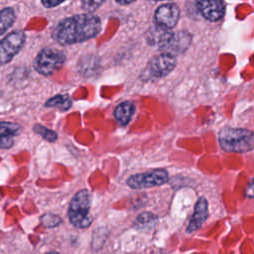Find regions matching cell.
I'll return each mask as SVG.
<instances>
[{
	"label": "cell",
	"mask_w": 254,
	"mask_h": 254,
	"mask_svg": "<svg viewBox=\"0 0 254 254\" xmlns=\"http://www.w3.org/2000/svg\"><path fill=\"white\" fill-rule=\"evenodd\" d=\"M101 31L100 19L90 14H79L63 20L54 30L53 37L61 44L80 43L97 36Z\"/></svg>",
	"instance_id": "1"
},
{
	"label": "cell",
	"mask_w": 254,
	"mask_h": 254,
	"mask_svg": "<svg viewBox=\"0 0 254 254\" xmlns=\"http://www.w3.org/2000/svg\"><path fill=\"white\" fill-rule=\"evenodd\" d=\"M218 140L226 152L244 153L254 149V132L248 129L224 127L219 132Z\"/></svg>",
	"instance_id": "2"
},
{
	"label": "cell",
	"mask_w": 254,
	"mask_h": 254,
	"mask_svg": "<svg viewBox=\"0 0 254 254\" xmlns=\"http://www.w3.org/2000/svg\"><path fill=\"white\" fill-rule=\"evenodd\" d=\"M155 40L163 54L174 57L182 54L189 48L191 42V36L186 31L172 33L167 29L159 27Z\"/></svg>",
	"instance_id": "3"
},
{
	"label": "cell",
	"mask_w": 254,
	"mask_h": 254,
	"mask_svg": "<svg viewBox=\"0 0 254 254\" xmlns=\"http://www.w3.org/2000/svg\"><path fill=\"white\" fill-rule=\"evenodd\" d=\"M90 210V193L81 190L75 193L68 207V218L70 223L77 228H86L92 221Z\"/></svg>",
	"instance_id": "4"
},
{
	"label": "cell",
	"mask_w": 254,
	"mask_h": 254,
	"mask_svg": "<svg viewBox=\"0 0 254 254\" xmlns=\"http://www.w3.org/2000/svg\"><path fill=\"white\" fill-rule=\"evenodd\" d=\"M65 62V55L64 52L53 49H44L35 60V68L42 74L49 75L62 67Z\"/></svg>",
	"instance_id": "5"
},
{
	"label": "cell",
	"mask_w": 254,
	"mask_h": 254,
	"mask_svg": "<svg viewBox=\"0 0 254 254\" xmlns=\"http://www.w3.org/2000/svg\"><path fill=\"white\" fill-rule=\"evenodd\" d=\"M168 172L163 169H157L131 176L127 180V185L131 189L140 190L164 185L168 182Z\"/></svg>",
	"instance_id": "6"
},
{
	"label": "cell",
	"mask_w": 254,
	"mask_h": 254,
	"mask_svg": "<svg viewBox=\"0 0 254 254\" xmlns=\"http://www.w3.org/2000/svg\"><path fill=\"white\" fill-rule=\"evenodd\" d=\"M25 42V34L22 31H14L0 41V64L9 63L21 50Z\"/></svg>",
	"instance_id": "7"
},
{
	"label": "cell",
	"mask_w": 254,
	"mask_h": 254,
	"mask_svg": "<svg viewBox=\"0 0 254 254\" xmlns=\"http://www.w3.org/2000/svg\"><path fill=\"white\" fill-rule=\"evenodd\" d=\"M180 18V9L174 3L161 5L155 13V21L159 27L171 29L176 26Z\"/></svg>",
	"instance_id": "8"
},
{
	"label": "cell",
	"mask_w": 254,
	"mask_h": 254,
	"mask_svg": "<svg viewBox=\"0 0 254 254\" xmlns=\"http://www.w3.org/2000/svg\"><path fill=\"white\" fill-rule=\"evenodd\" d=\"M176 65L175 57L167 54H162L151 60L148 65L149 73L154 77H164L169 74Z\"/></svg>",
	"instance_id": "9"
},
{
	"label": "cell",
	"mask_w": 254,
	"mask_h": 254,
	"mask_svg": "<svg viewBox=\"0 0 254 254\" xmlns=\"http://www.w3.org/2000/svg\"><path fill=\"white\" fill-rule=\"evenodd\" d=\"M200 14L208 21H218L224 15V3L219 0H201L197 2Z\"/></svg>",
	"instance_id": "10"
},
{
	"label": "cell",
	"mask_w": 254,
	"mask_h": 254,
	"mask_svg": "<svg viewBox=\"0 0 254 254\" xmlns=\"http://www.w3.org/2000/svg\"><path fill=\"white\" fill-rule=\"evenodd\" d=\"M207 215H208L207 200L204 197H200L195 203L193 213L187 227V232L191 233L197 230L199 227H201L203 222L206 220Z\"/></svg>",
	"instance_id": "11"
},
{
	"label": "cell",
	"mask_w": 254,
	"mask_h": 254,
	"mask_svg": "<svg viewBox=\"0 0 254 254\" xmlns=\"http://www.w3.org/2000/svg\"><path fill=\"white\" fill-rule=\"evenodd\" d=\"M134 111H135L134 104L129 102V101H125V102L120 103L115 108L114 115H115V118L122 125H126L131 120V118H132V116L134 114Z\"/></svg>",
	"instance_id": "12"
},
{
	"label": "cell",
	"mask_w": 254,
	"mask_h": 254,
	"mask_svg": "<svg viewBox=\"0 0 254 254\" xmlns=\"http://www.w3.org/2000/svg\"><path fill=\"white\" fill-rule=\"evenodd\" d=\"M15 18V11L11 7L4 8L0 11V36L3 35L13 25Z\"/></svg>",
	"instance_id": "13"
},
{
	"label": "cell",
	"mask_w": 254,
	"mask_h": 254,
	"mask_svg": "<svg viewBox=\"0 0 254 254\" xmlns=\"http://www.w3.org/2000/svg\"><path fill=\"white\" fill-rule=\"evenodd\" d=\"M46 107H57L62 111H66L71 106V100L67 95L64 94H59L51 99H49L46 104Z\"/></svg>",
	"instance_id": "14"
},
{
	"label": "cell",
	"mask_w": 254,
	"mask_h": 254,
	"mask_svg": "<svg viewBox=\"0 0 254 254\" xmlns=\"http://www.w3.org/2000/svg\"><path fill=\"white\" fill-rule=\"evenodd\" d=\"M157 220V217L150 212H143L138 215L135 221V225L139 228H146L149 226H152L155 221Z\"/></svg>",
	"instance_id": "15"
},
{
	"label": "cell",
	"mask_w": 254,
	"mask_h": 254,
	"mask_svg": "<svg viewBox=\"0 0 254 254\" xmlns=\"http://www.w3.org/2000/svg\"><path fill=\"white\" fill-rule=\"evenodd\" d=\"M33 129H34V132H36L37 134H39L40 136H42L45 140H47L49 142H55L58 139V134L55 131H53L43 125L37 124L34 126Z\"/></svg>",
	"instance_id": "16"
},
{
	"label": "cell",
	"mask_w": 254,
	"mask_h": 254,
	"mask_svg": "<svg viewBox=\"0 0 254 254\" xmlns=\"http://www.w3.org/2000/svg\"><path fill=\"white\" fill-rule=\"evenodd\" d=\"M20 130V126L16 123L0 121V135L2 136H13L18 134Z\"/></svg>",
	"instance_id": "17"
},
{
	"label": "cell",
	"mask_w": 254,
	"mask_h": 254,
	"mask_svg": "<svg viewBox=\"0 0 254 254\" xmlns=\"http://www.w3.org/2000/svg\"><path fill=\"white\" fill-rule=\"evenodd\" d=\"M41 221L46 227H56L61 223V218L55 214L47 213L41 217Z\"/></svg>",
	"instance_id": "18"
},
{
	"label": "cell",
	"mask_w": 254,
	"mask_h": 254,
	"mask_svg": "<svg viewBox=\"0 0 254 254\" xmlns=\"http://www.w3.org/2000/svg\"><path fill=\"white\" fill-rule=\"evenodd\" d=\"M103 4V1H83L82 7L87 12H93Z\"/></svg>",
	"instance_id": "19"
},
{
	"label": "cell",
	"mask_w": 254,
	"mask_h": 254,
	"mask_svg": "<svg viewBox=\"0 0 254 254\" xmlns=\"http://www.w3.org/2000/svg\"><path fill=\"white\" fill-rule=\"evenodd\" d=\"M14 140L12 136H2L0 135V149H8L13 146Z\"/></svg>",
	"instance_id": "20"
},
{
	"label": "cell",
	"mask_w": 254,
	"mask_h": 254,
	"mask_svg": "<svg viewBox=\"0 0 254 254\" xmlns=\"http://www.w3.org/2000/svg\"><path fill=\"white\" fill-rule=\"evenodd\" d=\"M245 195L249 198L254 197V179L250 182V184L248 185V187L245 190Z\"/></svg>",
	"instance_id": "21"
},
{
	"label": "cell",
	"mask_w": 254,
	"mask_h": 254,
	"mask_svg": "<svg viewBox=\"0 0 254 254\" xmlns=\"http://www.w3.org/2000/svg\"><path fill=\"white\" fill-rule=\"evenodd\" d=\"M64 1H50V0H45V1H42V4L46 7V8H52V7H55L57 5H60L62 4Z\"/></svg>",
	"instance_id": "22"
},
{
	"label": "cell",
	"mask_w": 254,
	"mask_h": 254,
	"mask_svg": "<svg viewBox=\"0 0 254 254\" xmlns=\"http://www.w3.org/2000/svg\"><path fill=\"white\" fill-rule=\"evenodd\" d=\"M118 4H120V5H128V4H131V3H133V1H116Z\"/></svg>",
	"instance_id": "23"
},
{
	"label": "cell",
	"mask_w": 254,
	"mask_h": 254,
	"mask_svg": "<svg viewBox=\"0 0 254 254\" xmlns=\"http://www.w3.org/2000/svg\"><path fill=\"white\" fill-rule=\"evenodd\" d=\"M49 254H60V253H57V252H52V253H49Z\"/></svg>",
	"instance_id": "24"
}]
</instances>
